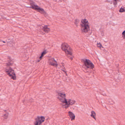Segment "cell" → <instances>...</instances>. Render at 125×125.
<instances>
[{
  "instance_id": "9",
  "label": "cell",
  "mask_w": 125,
  "mask_h": 125,
  "mask_svg": "<svg viewBox=\"0 0 125 125\" xmlns=\"http://www.w3.org/2000/svg\"><path fill=\"white\" fill-rule=\"evenodd\" d=\"M13 64V61L12 59L10 57H8V61L6 64L7 67H10Z\"/></svg>"
},
{
  "instance_id": "16",
  "label": "cell",
  "mask_w": 125,
  "mask_h": 125,
  "mask_svg": "<svg viewBox=\"0 0 125 125\" xmlns=\"http://www.w3.org/2000/svg\"><path fill=\"white\" fill-rule=\"evenodd\" d=\"M97 46L100 48H101L103 47V46H102V45H101L100 43H98L97 45Z\"/></svg>"
},
{
  "instance_id": "4",
  "label": "cell",
  "mask_w": 125,
  "mask_h": 125,
  "mask_svg": "<svg viewBox=\"0 0 125 125\" xmlns=\"http://www.w3.org/2000/svg\"><path fill=\"white\" fill-rule=\"evenodd\" d=\"M7 67L5 70V72L11 78V79L15 80L17 79V77L14 70L11 68L10 67Z\"/></svg>"
},
{
  "instance_id": "13",
  "label": "cell",
  "mask_w": 125,
  "mask_h": 125,
  "mask_svg": "<svg viewBox=\"0 0 125 125\" xmlns=\"http://www.w3.org/2000/svg\"><path fill=\"white\" fill-rule=\"evenodd\" d=\"M91 116L94 119L96 120V114L95 112H94V111H92V112H91Z\"/></svg>"
},
{
  "instance_id": "6",
  "label": "cell",
  "mask_w": 125,
  "mask_h": 125,
  "mask_svg": "<svg viewBox=\"0 0 125 125\" xmlns=\"http://www.w3.org/2000/svg\"><path fill=\"white\" fill-rule=\"evenodd\" d=\"M85 66L89 69H92L94 68V64L89 59H84L82 60Z\"/></svg>"
},
{
  "instance_id": "10",
  "label": "cell",
  "mask_w": 125,
  "mask_h": 125,
  "mask_svg": "<svg viewBox=\"0 0 125 125\" xmlns=\"http://www.w3.org/2000/svg\"><path fill=\"white\" fill-rule=\"evenodd\" d=\"M68 114L69 115V117L71 119V121H73V120H75V115H74V114L73 112H68Z\"/></svg>"
},
{
  "instance_id": "7",
  "label": "cell",
  "mask_w": 125,
  "mask_h": 125,
  "mask_svg": "<svg viewBox=\"0 0 125 125\" xmlns=\"http://www.w3.org/2000/svg\"><path fill=\"white\" fill-rule=\"evenodd\" d=\"M45 120L44 117L42 116H37L36 118L35 119V121H34V125H41L43 123Z\"/></svg>"
},
{
  "instance_id": "17",
  "label": "cell",
  "mask_w": 125,
  "mask_h": 125,
  "mask_svg": "<svg viewBox=\"0 0 125 125\" xmlns=\"http://www.w3.org/2000/svg\"><path fill=\"white\" fill-rule=\"evenodd\" d=\"M122 36L124 38V39H125V31L123 32Z\"/></svg>"
},
{
  "instance_id": "2",
  "label": "cell",
  "mask_w": 125,
  "mask_h": 125,
  "mask_svg": "<svg viewBox=\"0 0 125 125\" xmlns=\"http://www.w3.org/2000/svg\"><path fill=\"white\" fill-rule=\"evenodd\" d=\"M61 48L62 50L65 53L68 58H69L71 60H72L73 57V50L68 44L66 43H63L62 44Z\"/></svg>"
},
{
  "instance_id": "14",
  "label": "cell",
  "mask_w": 125,
  "mask_h": 125,
  "mask_svg": "<svg viewBox=\"0 0 125 125\" xmlns=\"http://www.w3.org/2000/svg\"><path fill=\"white\" fill-rule=\"evenodd\" d=\"M5 114L3 116V117L4 118V119H7L8 117V116H9V114L8 112L6 111H5Z\"/></svg>"
},
{
  "instance_id": "5",
  "label": "cell",
  "mask_w": 125,
  "mask_h": 125,
  "mask_svg": "<svg viewBox=\"0 0 125 125\" xmlns=\"http://www.w3.org/2000/svg\"><path fill=\"white\" fill-rule=\"evenodd\" d=\"M30 3L31 8H32L33 9L37 11L38 12H39L41 14H46V12L45 10L42 8H41L39 6L35 4L33 1H30Z\"/></svg>"
},
{
  "instance_id": "15",
  "label": "cell",
  "mask_w": 125,
  "mask_h": 125,
  "mask_svg": "<svg viewBox=\"0 0 125 125\" xmlns=\"http://www.w3.org/2000/svg\"><path fill=\"white\" fill-rule=\"evenodd\" d=\"M119 12H125V8H121L120 9Z\"/></svg>"
},
{
  "instance_id": "8",
  "label": "cell",
  "mask_w": 125,
  "mask_h": 125,
  "mask_svg": "<svg viewBox=\"0 0 125 125\" xmlns=\"http://www.w3.org/2000/svg\"><path fill=\"white\" fill-rule=\"evenodd\" d=\"M48 63L50 65L53 67H56L58 66V64L57 62L53 58H50L48 59Z\"/></svg>"
},
{
  "instance_id": "1",
  "label": "cell",
  "mask_w": 125,
  "mask_h": 125,
  "mask_svg": "<svg viewBox=\"0 0 125 125\" xmlns=\"http://www.w3.org/2000/svg\"><path fill=\"white\" fill-rule=\"evenodd\" d=\"M57 97L59 101L61 102L63 108L67 109L69 106L75 103V101L71 100H67L66 95L64 92H57Z\"/></svg>"
},
{
  "instance_id": "12",
  "label": "cell",
  "mask_w": 125,
  "mask_h": 125,
  "mask_svg": "<svg viewBox=\"0 0 125 125\" xmlns=\"http://www.w3.org/2000/svg\"><path fill=\"white\" fill-rule=\"evenodd\" d=\"M47 53V51L46 50H44L43 52L42 53V54H41V56H40V57H39V60L38 61V62L40 61L41 59H42V58H43V57Z\"/></svg>"
},
{
  "instance_id": "3",
  "label": "cell",
  "mask_w": 125,
  "mask_h": 125,
  "mask_svg": "<svg viewBox=\"0 0 125 125\" xmlns=\"http://www.w3.org/2000/svg\"><path fill=\"white\" fill-rule=\"evenodd\" d=\"M81 29L83 33H86L90 31L89 24L86 19H83L81 21Z\"/></svg>"
},
{
  "instance_id": "11",
  "label": "cell",
  "mask_w": 125,
  "mask_h": 125,
  "mask_svg": "<svg viewBox=\"0 0 125 125\" xmlns=\"http://www.w3.org/2000/svg\"><path fill=\"white\" fill-rule=\"evenodd\" d=\"M42 31L45 33H48L50 31V29L48 25L44 26L42 28Z\"/></svg>"
}]
</instances>
